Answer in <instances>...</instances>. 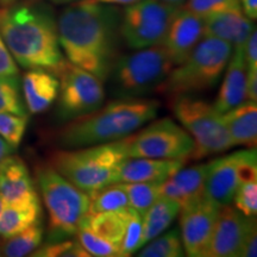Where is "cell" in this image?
I'll use <instances>...</instances> for the list:
<instances>
[{
    "label": "cell",
    "mask_w": 257,
    "mask_h": 257,
    "mask_svg": "<svg viewBox=\"0 0 257 257\" xmlns=\"http://www.w3.org/2000/svg\"><path fill=\"white\" fill-rule=\"evenodd\" d=\"M121 17L113 6L78 0L61 12L57 32L67 61L104 83L117 61Z\"/></svg>",
    "instance_id": "obj_1"
},
{
    "label": "cell",
    "mask_w": 257,
    "mask_h": 257,
    "mask_svg": "<svg viewBox=\"0 0 257 257\" xmlns=\"http://www.w3.org/2000/svg\"><path fill=\"white\" fill-rule=\"evenodd\" d=\"M0 35L16 62L57 76L66 64L57 23L49 8L24 3L0 10Z\"/></svg>",
    "instance_id": "obj_2"
},
{
    "label": "cell",
    "mask_w": 257,
    "mask_h": 257,
    "mask_svg": "<svg viewBox=\"0 0 257 257\" xmlns=\"http://www.w3.org/2000/svg\"><path fill=\"white\" fill-rule=\"evenodd\" d=\"M159 107L155 99L119 98L69 120L57 141L64 149H78L123 140L153 120Z\"/></svg>",
    "instance_id": "obj_3"
},
{
    "label": "cell",
    "mask_w": 257,
    "mask_h": 257,
    "mask_svg": "<svg viewBox=\"0 0 257 257\" xmlns=\"http://www.w3.org/2000/svg\"><path fill=\"white\" fill-rule=\"evenodd\" d=\"M128 137L78 149L60 150L51 157V167L91 197L106 186L114 184L118 167L128 157Z\"/></svg>",
    "instance_id": "obj_4"
},
{
    "label": "cell",
    "mask_w": 257,
    "mask_h": 257,
    "mask_svg": "<svg viewBox=\"0 0 257 257\" xmlns=\"http://www.w3.org/2000/svg\"><path fill=\"white\" fill-rule=\"evenodd\" d=\"M231 54L229 42L204 36L184 62L173 67L157 92L173 99L213 88L223 76Z\"/></svg>",
    "instance_id": "obj_5"
},
{
    "label": "cell",
    "mask_w": 257,
    "mask_h": 257,
    "mask_svg": "<svg viewBox=\"0 0 257 257\" xmlns=\"http://www.w3.org/2000/svg\"><path fill=\"white\" fill-rule=\"evenodd\" d=\"M174 67L162 44L137 49L115 61L110 79L112 94L118 98H143L157 89Z\"/></svg>",
    "instance_id": "obj_6"
},
{
    "label": "cell",
    "mask_w": 257,
    "mask_h": 257,
    "mask_svg": "<svg viewBox=\"0 0 257 257\" xmlns=\"http://www.w3.org/2000/svg\"><path fill=\"white\" fill-rule=\"evenodd\" d=\"M36 176L49 214L53 242L75 236L83 218L88 214L89 195L63 178L53 167H41Z\"/></svg>",
    "instance_id": "obj_7"
},
{
    "label": "cell",
    "mask_w": 257,
    "mask_h": 257,
    "mask_svg": "<svg viewBox=\"0 0 257 257\" xmlns=\"http://www.w3.org/2000/svg\"><path fill=\"white\" fill-rule=\"evenodd\" d=\"M170 107L176 119L194 141L192 159L216 155L233 147L223 114L213 105L194 95H180L173 98Z\"/></svg>",
    "instance_id": "obj_8"
},
{
    "label": "cell",
    "mask_w": 257,
    "mask_h": 257,
    "mask_svg": "<svg viewBox=\"0 0 257 257\" xmlns=\"http://www.w3.org/2000/svg\"><path fill=\"white\" fill-rule=\"evenodd\" d=\"M180 8L161 0H141L128 5L120 21L121 37L136 50L161 44Z\"/></svg>",
    "instance_id": "obj_9"
},
{
    "label": "cell",
    "mask_w": 257,
    "mask_h": 257,
    "mask_svg": "<svg viewBox=\"0 0 257 257\" xmlns=\"http://www.w3.org/2000/svg\"><path fill=\"white\" fill-rule=\"evenodd\" d=\"M193 149L194 141L191 135L170 118H162L135 136L130 135L127 156L186 161Z\"/></svg>",
    "instance_id": "obj_10"
},
{
    "label": "cell",
    "mask_w": 257,
    "mask_h": 257,
    "mask_svg": "<svg viewBox=\"0 0 257 257\" xmlns=\"http://www.w3.org/2000/svg\"><path fill=\"white\" fill-rule=\"evenodd\" d=\"M57 78L60 80L57 115L61 120L76 119L98 110L104 104L102 82L87 70L67 61Z\"/></svg>",
    "instance_id": "obj_11"
},
{
    "label": "cell",
    "mask_w": 257,
    "mask_h": 257,
    "mask_svg": "<svg viewBox=\"0 0 257 257\" xmlns=\"http://www.w3.org/2000/svg\"><path fill=\"white\" fill-rule=\"evenodd\" d=\"M219 210L220 205L207 195L191 201L180 210V234L186 255L205 256Z\"/></svg>",
    "instance_id": "obj_12"
},
{
    "label": "cell",
    "mask_w": 257,
    "mask_h": 257,
    "mask_svg": "<svg viewBox=\"0 0 257 257\" xmlns=\"http://www.w3.org/2000/svg\"><path fill=\"white\" fill-rule=\"evenodd\" d=\"M255 217H245L236 207L220 206L204 257H239L243 240Z\"/></svg>",
    "instance_id": "obj_13"
},
{
    "label": "cell",
    "mask_w": 257,
    "mask_h": 257,
    "mask_svg": "<svg viewBox=\"0 0 257 257\" xmlns=\"http://www.w3.org/2000/svg\"><path fill=\"white\" fill-rule=\"evenodd\" d=\"M204 36V18L181 6L170 22L165 40L161 44L166 48L174 66H178L184 62Z\"/></svg>",
    "instance_id": "obj_14"
},
{
    "label": "cell",
    "mask_w": 257,
    "mask_h": 257,
    "mask_svg": "<svg viewBox=\"0 0 257 257\" xmlns=\"http://www.w3.org/2000/svg\"><path fill=\"white\" fill-rule=\"evenodd\" d=\"M242 153L243 150H239L207 163L205 195L218 202L220 206L232 202L236 189L240 184L239 163Z\"/></svg>",
    "instance_id": "obj_15"
},
{
    "label": "cell",
    "mask_w": 257,
    "mask_h": 257,
    "mask_svg": "<svg viewBox=\"0 0 257 257\" xmlns=\"http://www.w3.org/2000/svg\"><path fill=\"white\" fill-rule=\"evenodd\" d=\"M0 197L5 204H31L40 201L30 172L24 161L9 155L0 165Z\"/></svg>",
    "instance_id": "obj_16"
},
{
    "label": "cell",
    "mask_w": 257,
    "mask_h": 257,
    "mask_svg": "<svg viewBox=\"0 0 257 257\" xmlns=\"http://www.w3.org/2000/svg\"><path fill=\"white\" fill-rule=\"evenodd\" d=\"M185 160H163L150 157H127L118 167L115 182H156L161 184L178 172Z\"/></svg>",
    "instance_id": "obj_17"
},
{
    "label": "cell",
    "mask_w": 257,
    "mask_h": 257,
    "mask_svg": "<svg viewBox=\"0 0 257 257\" xmlns=\"http://www.w3.org/2000/svg\"><path fill=\"white\" fill-rule=\"evenodd\" d=\"M224 72L223 83L213 104V107L221 114L245 100L248 67L244 57V46L232 48V54Z\"/></svg>",
    "instance_id": "obj_18"
},
{
    "label": "cell",
    "mask_w": 257,
    "mask_h": 257,
    "mask_svg": "<svg viewBox=\"0 0 257 257\" xmlns=\"http://www.w3.org/2000/svg\"><path fill=\"white\" fill-rule=\"evenodd\" d=\"M207 163L180 168L178 172L160 184L161 197H166L184 207L191 201L205 195V179Z\"/></svg>",
    "instance_id": "obj_19"
},
{
    "label": "cell",
    "mask_w": 257,
    "mask_h": 257,
    "mask_svg": "<svg viewBox=\"0 0 257 257\" xmlns=\"http://www.w3.org/2000/svg\"><path fill=\"white\" fill-rule=\"evenodd\" d=\"M23 96L27 110L32 114L47 111L57 99L60 80L44 69H29L23 76Z\"/></svg>",
    "instance_id": "obj_20"
},
{
    "label": "cell",
    "mask_w": 257,
    "mask_h": 257,
    "mask_svg": "<svg viewBox=\"0 0 257 257\" xmlns=\"http://www.w3.org/2000/svg\"><path fill=\"white\" fill-rule=\"evenodd\" d=\"M205 36H212L229 42L231 46L245 44L255 27L252 21L243 14L242 9H232L204 18Z\"/></svg>",
    "instance_id": "obj_21"
},
{
    "label": "cell",
    "mask_w": 257,
    "mask_h": 257,
    "mask_svg": "<svg viewBox=\"0 0 257 257\" xmlns=\"http://www.w3.org/2000/svg\"><path fill=\"white\" fill-rule=\"evenodd\" d=\"M233 147L244 146L255 149L257 143V105L256 101L244 100L242 104L223 113Z\"/></svg>",
    "instance_id": "obj_22"
},
{
    "label": "cell",
    "mask_w": 257,
    "mask_h": 257,
    "mask_svg": "<svg viewBox=\"0 0 257 257\" xmlns=\"http://www.w3.org/2000/svg\"><path fill=\"white\" fill-rule=\"evenodd\" d=\"M41 201L31 204H5L0 214V237L8 239L31 225L41 223Z\"/></svg>",
    "instance_id": "obj_23"
},
{
    "label": "cell",
    "mask_w": 257,
    "mask_h": 257,
    "mask_svg": "<svg viewBox=\"0 0 257 257\" xmlns=\"http://www.w3.org/2000/svg\"><path fill=\"white\" fill-rule=\"evenodd\" d=\"M127 216L128 206L118 211L87 214L83 218L80 227H86L101 238L120 246L126 230Z\"/></svg>",
    "instance_id": "obj_24"
},
{
    "label": "cell",
    "mask_w": 257,
    "mask_h": 257,
    "mask_svg": "<svg viewBox=\"0 0 257 257\" xmlns=\"http://www.w3.org/2000/svg\"><path fill=\"white\" fill-rule=\"evenodd\" d=\"M180 205L172 199L160 197L143 216V232L141 248L155 238L173 224L179 216Z\"/></svg>",
    "instance_id": "obj_25"
},
{
    "label": "cell",
    "mask_w": 257,
    "mask_h": 257,
    "mask_svg": "<svg viewBox=\"0 0 257 257\" xmlns=\"http://www.w3.org/2000/svg\"><path fill=\"white\" fill-rule=\"evenodd\" d=\"M43 240L42 223L31 225L15 236L10 237L2 248V255L8 257H23L31 255Z\"/></svg>",
    "instance_id": "obj_26"
},
{
    "label": "cell",
    "mask_w": 257,
    "mask_h": 257,
    "mask_svg": "<svg viewBox=\"0 0 257 257\" xmlns=\"http://www.w3.org/2000/svg\"><path fill=\"white\" fill-rule=\"evenodd\" d=\"M144 245L138 253L140 257H182L186 255L178 229L165 231Z\"/></svg>",
    "instance_id": "obj_27"
},
{
    "label": "cell",
    "mask_w": 257,
    "mask_h": 257,
    "mask_svg": "<svg viewBox=\"0 0 257 257\" xmlns=\"http://www.w3.org/2000/svg\"><path fill=\"white\" fill-rule=\"evenodd\" d=\"M89 200L88 214H96L100 212L118 211L130 206L126 193L119 182L106 186L100 191L92 194Z\"/></svg>",
    "instance_id": "obj_28"
},
{
    "label": "cell",
    "mask_w": 257,
    "mask_h": 257,
    "mask_svg": "<svg viewBox=\"0 0 257 257\" xmlns=\"http://www.w3.org/2000/svg\"><path fill=\"white\" fill-rule=\"evenodd\" d=\"M119 184L126 193L130 206L142 217L161 197L160 184L156 182H119Z\"/></svg>",
    "instance_id": "obj_29"
},
{
    "label": "cell",
    "mask_w": 257,
    "mask_h": 257,
    "mask_svg": "<svg viewBox=\"0 0 257 257\" xmlns=\"http://www.w3.org/2000/svg\"><path fill=\"white\" fill-rule=\"evenodd\" d=\"M0 112L28 115L18 75L0 76Z\"/></svg>",
    "instance_id": "obj_30"
},
{
    "label": "cell",
    "mask_w": 257,
    "mask_h": 257,
    "mask_svg": "<svg viewBox=\"0 0 257 257\" xmlns=\"http://www.w3.org/2000/svg\"><path fill=\"white\" fill-rule=\"evenodd\" d=\"M82 248L95 257H124L119 245L108 242L86 227H80L75 233Z\"/></svg>",
    "instance_id": "obj_31"
},
{
    "label": "cell",
    "mask_w": 257,
    "mask_h": 257,
    "mask_svg": "<svg viewBox=\"0 0 257 257\" xmlns=\"http://www.w3.org/2000/svg\"><path fill=\"white\" fill-rule=\"evenodd\" d=\"M27 125L28 115L0 112V136L14 149H17L23 141Z\"/></svg>",
    "instance_id": "obj_32"
},
{
    "label": "cell",
    "mask_w": 257,
    "mask_h": 257,
    "mask_svg": "<svg viewBox=\"0 0 257 257\" xmlns=\"http://www.w3.org/2000/svg\"><path fill=\"white\" fill-rule=\"evenodd\" d=\"M143 232V217L136 210L128 206V216L126 223V230L123 242L120 244L121 252L124 257L131 256L141 248V239Z\"/></svg>",
    "instance_id": "obj_33"
},
{
    "label": "cell",
    "mask_w": 257,
    "mask_h": 257,
    "mask_svg": "<svg viewBox=\"0 0 257 257\" xmlns=\"http://www.w3.org/2000/svg\"><path fill=\"white\" fill-rule=\"evenodd\" d=\"M35 257H89L78 239L54 240L47 245L36 249L31 253Z\"/></svg>",
    "instance_id": "obj_34"
},
{
    "label": "cell",
    "mask_w": 257,
    "mask_h": 257,
    "mask_svg": "<svg viewBox=\"0 0 257 257\" xmlns=\"http://www.w3.org/2000/svg\"><path fill=\"white\" fill-rule=\"evenodd\" d=\"M234 207L245 217H256L257 180H248L239 184L233 195Z\"/></svg>",
    "instance_id": "obj_35"
},
{
    "label": "cell",
    "mask_w": 257,
    "mask_h": 257,
    "mask_svg": "<svg viewBox=\"0 0 257 257\" xmlns=\"http://www.w3.org/2000/svg\"><path fill=\"white\" fill-rule=\"evenodd\" d=\"M186 10L201 18L220 14L227 10L239 9V0H186Z\"/></svg>",
    "instance_id": "obj_36"
},
{
    "label": "cell",
    "mask_w": 257,
    "mask_h": 257,
    "mask_svg": "<svg viewBox=\"0 0 257 257\" xmlns=\"http://www.w3.org/2000/svg\"><path fill=\"white\" fill-rule=\"evenodd\" d=\"M18 73L17 63L0 35V76H15Z\"/></svg>",
    "instance_id": "obj_37"
},
{
    "label": "cell",
    "mask_w": 257,
    "mask_h": 257,
    "mask_svg": "<svg viewBox=\"0 0 257 257\" xmlns=\"http://www.w3.org/2000/svg\"><path fill=\"white\" fill-rule=\"evenodd\" d=\"M256 252H257V230H256V220H253L252 224L250 225L248 232L245 234V238L243 240L239 257H256L257 255Z\"/></svg>",
    "instance_id": "obj_38"
},
{
    "label": "cell",
    "mask_w": 257,
    "mask_h": 257,
    "mask_svg": "<svg viewBox=\"0 0 257 257\" xmlns=\"http://www.w3.org/2000/svg\"><path fill=\"white\" fill-rule=\"evenodd\" d=\"M244 57L248 69H257V32L253 29L244 44Z\"/></svg>",
    "instance_id": "obj_39"
},
{
    "label": "cell",
    "mask_w": 257,
    "mask_h": 257,
    "mask_svg": "<svg viewBox=\"0 0 257 257\" xmlns=\"http://www.w3.org/2000/svg\"><path fill=\"white\" fill-rule=\"evenodd\" d=\"M245 100L257 102V69H248L246 72Z\"/></svg>",
    "instance_id": "obj_40"
},
{
    "label": "cell",
    "mask_w": 257,
    "mask_h": 257,
    "mask_svg": "<svg viewBox=\"0 0 257 257\" xmlns=\"http://www.w3.org/2000/svg\"><path fill=\"white\" fill-rule=\"evenodd\" d=\"M240 9L243 14L250 21H256L257 18V0H239Z\"/></svg>",
    "instance_id": "obj_41"
},
{
    "label": "cell",
    "mask_w": 257,
    "mask_h": 257,
    "mask_svg": "<svg viewBox=\"0 0 257 257\" xmlns=\"http://www.w3.org/2000/svg\"><path fill=\"white\" fill-rule=\"evenodd\" d=\"M14 148H12L10 144L6 142V141L0 136V165L9 155H11L14 153Z\"/></svg>",
    "instance_id": "obj_42"
},
{
    "label": "cell",
    "mask_w": 257,
    "mask_h": 257,
    "mask_svg": "<svg viewBox=\"0 0 257 257\" xmlns=\"http://www.w3.org/2000/svg\"><path fill=\"white\" fill-rule=\"evenodd\" d=\"M96 2L108 5H133L135 3L141 2V0H96Z\"/></svg>",
    "instance_id": "obj_43"
},
{
    "label": "cell",
    "mask_w": 257,
    "mask_h": 257,
    "mask_svg": "<svg viewBox=\"0 0 257 257\" xmlns=\"http://www.w3.org/2000/svg\"><path fill=\"white\" fill-rule=\"evenodd\" d=\"M161 2H165L167 4L174 5V6H182L184 3H186V0H161Z\"/></svg>",
    "instance_id": "obj_44"
},
{
    "label": "cell",
    "mask_w": 257,
    "mask_h": 257,
    "mask_svg": "<svg viewBox=\"0 0 257 257\" xmlns=\"http://www.w3.org/2000/svg\"><path fill=\"white\" fill-rule=\"evenodd\" d=\"M50 2L55 3V4H69V3L78 2V0H50Z\"/></svg>",
    "instance_id": "obj_45"
},
{
    "label": "cell",
    "mask_w": 257,
    "mask_h": 257,
    "mask_svg": "<svg viewBox=\"0 0 257 257\" xmlns=\"http://www.w3.org/2000/svg\"><path fill=\"white\" fill-rule=\"evenodd\" d=\"M15 2H17V0H0V3H2L3 5H10Z\"/></svg>",
    "instance_id": "obj_46"
},
{
    "label": "cell",
    "mask_w": 257,
    "mask_h": 257,
    "mask_svg": "<svg viewBox=\"0 0 257 257\" xmlns=\"http://www.w3.org/2000/svg\"><path fill=\"white\" fill-rule=\"evenodd\" d=\"M4 206H5V202H4V200H3V198L0 197V214H2V211H3V208H4Z\"/></svg>",
    "instance_id": "obj_47"
},
{
    "label": "cell",
    "mask_w": 257,
    "mask_h": 257,
    "mask_svg": "<svg viewBox=\"0 0 257 257\" xmlns=\"http://www.w3.org/2000/svg\"><path fill=\"white\" fill-rule=\"evenodd\" d=\"M0 256H2V248H0Z\"/></svg>",
    "instance_id": "obj_48"
}]
</instances>
